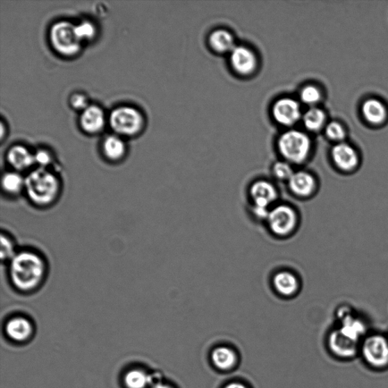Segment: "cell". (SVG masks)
<instances>
[{
    "label": "cell",
    "mask_w": 388,
    "mask_h": 388,
    "mask_svg": "<svg viewBox=\"0 0 388 388\" xmlns=\"http://www.w3.org/2000/svg\"><path fill=\"white\" fill-rule=\"evenodd\" d=\"M45 263L35 252L22 251L10 261V275L15 288L21 291L35 290L44 280Z\"/></svg>",
    "instance_id": "obj_1"
},
{
    "label": "cell",
    "mask_w": 388,
    "mask_h": 388,
    "mask_svg": "<svg viewBox=\"0 0 388 388\" xmlns=\"http://www.w3.org/2000/svg\"><path fill=\"white\" fill-rule=\"evenodd\" d=\"M25 191L33 204L46 207L53 204L60 191L57 177L46 168H39L25 178Z\"/></svg>",
    "instance_id": "obj_2"
},
{
    "label": "cell",
    "mask_w": 388,
    "mask_h": 388,
    "mask_svg": "<svg viewBox=\"0 0 388 388\" xmlns=\"http://www.w3.org/2000/svg\"><path fill=\"white\" fill-rule=\"evenodd\" d=\"M278 149L286 161L302 164L310 154L312 143L308 135L298 130L284 132L277 143Z\"/></svg>",
    "instance_id": "obj_3"
},
{
    "label": "cell",
    "mask_w": 388,
    "mask_h": 388,
    "mask_svg": "<svg viewBox=\"0 0 388 388\" xmlns=\"http://www.w3.org/2000/svg\"><path fill=\"white\" fill-rule=\"evenodd\" d=\"M251 213L259 220H266L270 210L275 205L278 191L275 185L268 181L259 180L250 188Z\"/></svg>",
    "instance_id": "obj_4"
},
{
    "label": "cell",
    "mask_w": 388,
    "mask_h": 388,
    "mask_svg": "<svg viewBox=\"0 0 388 388\" xmlns=\"http://www.w3.org/2000/svg\"><path fill=\"white\" fill-rule=\"evenodd\" d=\"M50 40L58 54L65 56H73L80 52L81 40L76 26L70 22H60L54 24L50 30Z\"/></svg>",
    "instance_id": "obj_5"
},
{
    "label": "cell",
    "mask_w": 388,
    "mask_h": 388,
    "mask_svg": "<svg viewBox=\"0 0 388 388\" xmlns=\"http://www.w3.org/2000/svg\"><path fill=\"white\" fill-rule=\"evenodd\" d=\"M366 364L377 370L388 368V339L380 334H373L361 343L359 350Z\"/></svg>",
    "instance_id": "obj_6"
},
{
    "label": "cell",
    "mask_w": 388,
    "mask_h": 388,
    "mask_svg": "<svg viewBox=\"0 0 388 388\" xmlns=\"http://www.w3.org/2000/svg\"><path fill=\"white\" fill-rule=\"evenodd\" d=\"M266 222L270 231L275 236L285 238L297 229L299 217L292 207L280 204L270 210Z\"/></svg>",
    "instance_id": "obj_7"
},
{
    "label": "cell",
    "mask_w": 388,
    "mask_h": 388,
    "mask_svg": "<svg viewBox=\"0 0 388 388\" xmlns=\"http://www.w3.org/2000/svg\"><path fill=\"white\" fill-rule=\"evenodd\" d=\"M145 123L143 117L136 108L122 106L111 115V125L113 131L124 136H133L139 133Z\"/></svg>",
    "instance_id": "obj_8"
},
{
    "label": "cell",
    "mask_w": 388,
    "mask_h": 388,
    "mask_svg": "<svg viewBox=\"0 0 388 388\" xmlns=\"http://www.w3.org/2000/svg\"><path fill=\"white\" fill-rule=\"evenodd\" d=\"M328 346L336 357L341 359H350L357 355L360 350L361 343L350 339L337 328L329 334Z\"/></svg>",
    "instance_id": "obj_9"
},
{
    "label": "cell",
    "mask_w": 388,
    "mask_h": 388,
    "mask_svg": "<svg viewBox=\"0 0 388 388\" xmlns=\"http://www.w3.org/2000/svg\"><path fill=\"white\" fill-rule=\"evenodd\" d=\"M273 114L275 120L284 126H292L301 119V107L297 100L285 97L276 101Z\"/></svg>",
    "instance_id": "obj_10"
},
{
    "label": "cell",
    "mask_w": 388,
    "mask_h": 388,
    "mask_svg": "<svg viewBox=\"0 0 388 388\" xmlns=\"http://www.w3.org/2000/svg\"><path fill=\"white\" fill-rule=\"evenodd\" d=\"M332 158L335 166L344 172L356 170L359 164V157L355 149L348 143H339L332 150Z\"/></svg>",
    "instance_id": "obj_11"
},
{
    "label": "cell",
    "mask_w": 388,
    "mask_h": 388,
    "mask_svg": "<svg viewBox=\"0 0 388 388\" xmlns=\"http://www.w3.org/2000/svg\"><path fill=\"white\" fill-rule=\"evenodd\" d=\"M230 63L236 72L248 75L256 70L257 58L254 51L248 47L235 46L230 53Z\"/></svg>",
    "instance_id": "obj_12"
},
{
    "label": "cell",
    "mask_w": 388,
    "mask_h": 388,
    "mask_svg": "<svg viewBox=\"0 0 388 388\" xmlns=\"http://www.w3.org/2000/svg\"><path fill=\"white\" fill-rule=\"evenodd\" d=\"M291 192L300 198H308L314 195L318 189L315 177L305 171L295 172L288 182Z\"/></svg>",
    "instance_id": "obj_13"
},
{
    "label": "cell",
    "mask_w": 388,
    "mask_h": 388,
    "mask_svg": "<svg viewBox=\"0 0 388 388\" xmlns=\"http://www.w3.org/2000/svg\"><path fill=\"white\" fill-rule=\"evenodd\" d=\"M273 284L275 291L284 298L293 297L298 293L300 286L298 276L285 270L275 274Z\"/></svg>",
    "instance_id": "obj_14"
},
{
    "label": "cell",
    "mask_w": 388,
    "mask_h": 388,
    "mask_svg": "<svg viewBox=\"0 0 388 388\" xmlns=\"http://www.w3.org/2000/svg\"><path fill=\"white\" fill-rule=\"evenodd\" d=\"M341 319L340 332L350 339L360 342L362 337L366 333V326L362 320L350 314L341 312L339 315Z\"/></svg>",
    "instance_id": "obj_15"
},
{
    "label": "cell",
    "mask_w": 388,
    "mask_h": 388,
    "mask_svg": "<svg viewBox=\"0 0 388 388\" xmlns=\"http://www.w3.org/2000/svg\"><path fill=\"white\" fill-rule=\"evenodd\" d=\"M82 129L90 134L103 130L105 125V115L102 109L97 106H90L83 111L80 119Z\"/></svg>",
    "instance_id": "obj_16"
},
{
    "label": "cell",
    "mask_w": 388,
    "mask_h": 388,
    "mask_svg": "<svg viewBox=\"0 0 388 388\" xmlns=\"http://www.w3.org/2000/svg\"><path fill=\"white\" fill-rule=\"evenodd\" d=\"M33 332L31 323L28 318L22 316L14 317L6 325V334L14 341L24 342L29 340Z\"/></svg>",
    "instance_id": "obj_17"
},
{
    "label": "cell",
    "mask_w": 388,
    "mask_h": 388,
    "mask_svg": "<svg viewBox=\"0 0 388 388\" xmlns=\"http://www.w3.org/2000/svg\"><path fill=\"white\" fill-rule=\"evenodd\" d=\"M213 366L222 372H229L238 364L239 357L236 351L227 346H219L211 353Z\"/></svg>",
    "instance_id": "obj_18"
},
{
    "label": "cell",
    "mask_w": 388,
    "mask_h": 388,
    "mask_svg": "<svg viewBox=\"0 0 388 388\" xmlns=\"http://www.w3.org/2000/svg\"><path fill=\"white\" fill-rule=\"evenodd\" d=\"M8 162L17 171L29 170L35 163V155H32L27 148L23 146H14L8 152Z\"/></svg>",
    "instance_id": "obj_19"
},
{
    "label": "cell",
    "mask_w": 388,
    "mask_h": 388,
    "mask_svg": "<svg viewBox=\"0 0 388 388\" xmlns=\"http://www.w3.org/2000/svg\"><path fill=\"white\" fill-rule=\"evenodd\" d=\"M362 112L366 120L374 125L384 123L387 117V111L380 100L369 99L362 104Z\"/></svg>",
    "instance_id": "obj_20"
},
{
    "label": "cell",
    "mask_w": 388,
    "mask_h": 388,
    "mask_svg": "<svg viewBox=\"0 0 388 388\" xmlns=\"http://www.w3.org/2000/svg\"><path fill=\"white\" fill-rule=\"evenodd\" d=\"M156 382V378L146 371L134 369L125 374L124 382L127 388H150Z\"/></svg>",
    "instance_id": "obj_21"
},
{
    "label": "cell",
    "mask_w": 388,
    "mask_h": 388,
    "mask_svg": "<svg viewBox=\"0 0 388 388\" xmlns=\"http://www.w3.org/2000/svg\"><path fill=\"white\" fill-rule=\"evenodd\" d=\"M209 42L211 47L219 54L231 53L235 47L233 35L229 31L223 29L211 33Z\"/></svg>",
    "instance_id": "obj_22"
},
{
    "label": "cell",
    "mask_w": 388,
    "mask_h": 388,
    "mask_svg": "<svg viewBox=\"0 0 388 388\" xmlns=\"http://www.w3.org/2000/svg\"><path fill=\"white\" fill-rule=\"evenodd\" d=\"M302 121L309 131L316 132L323 129L326 122V115L321 108L315 106L311 107L302 115Z\"/></svg>",
    "instance_id": "obj_23"
},
{
    "label": "cell",
    "mask_w": 388,
    "mask_h": 388,
    "mask_svg": "<svg viewBox=\"0 0 388 388\" xmlns=\"http://www.w3.org/2000/svg\"><path fill=\"white\" fill-rule=\"evenodd\" d=\"M124 143L116 136L108 137L104 143V152L105 156L111 160H119L125 154Z\"/></svg>",
    "instance_id": "obj_24"
},
{
    "label": "cell",
    "mask_w": 388,
    "mask_h": 388,
    "mask_svg": "<svg viewBox=\"0 0 388 388\" xmlns=\"http://www.w3.org/2000/svg\"><path fill=\"white\" fill-rule=\"evenodd\" d=\"M3 190L10 194H18L25 188V179L17 172H7L3 177Z\"/></svg>",
    "instance_id": "obj_25"
},
{
    "label": "cell",
    "mask_w": 388,
    "mask_h": 388,
    "mask_svg": "<svg viewBox=\"0 0 388 388\" xmlns=\"http://www.w3.org/2000/svg\"><path fill=\"white\" fill-rule=\"evenodd\" d=\"M300 98L306 105L314 107L322 99V92L314 86H307L300 90Z\"/></svg>",
    "instance_id": "obj_26"
},
{
    "label": "cell",
    "mask_w": 388,
    "mask_h": 388,
    "mask_svg": "<svg viewBox=\"0 0 388 388\" xmlns=\"http://www.w3.org/2000/svg\"><path fill=\"white\" fill-rule=\"evenodd\" d=\"M294 172L291 164L286 161H278L273 168L274 178L280 181L289 182Z\"/></svg>",
    "instance_id": "obj_27"
},
{
    "label": "cell",
    "mask_w": 388,
    "mask_h": 388,
    "mask_svg": "<svg viewBox=\"0 0 388 388\" xmlns=\"http://www.w3.org/2000/svg\"><path fill=\"white\" fill-rule=\"evenodd\" d=\"M328 138L331 140L341 143L346 137V130L343 126L337 122L329 123L325 128Z\"/></svg>",
    "instance_id": "obj_28"
},
{
    "label": "cell",
    "mask_w": 388,
    "mask_h": 388,
    "mask_svg": "<svg viewBox=\"0 0 388 388\" xmlns=\"http://www.w3.org/2000/svg\"><path fill=\"white\" fill-rule=\"evenodd\" d=\"M16 254L15 245L12 239L8 236L1 235V258L2 260L12 259Z\"/></svg>",
    "instance_id": "obj_29"
},
{
    "label": "cell",
    "mask_w": 388,
    "mask_h": 388,
    "mask_svg": "<svg viewBox=\"0 0 388 388\" xmlns=\"http://www.w3.org/2000/svg\"><path fill=\"white\" fill-rule=\"evenodd\" d=\"M76 32H77L79 38L83 40H90L96 35V29L94 24L89 22H84L76 26Z\"/></svg>",
    "instance_id": "obj_30"
},
{
    "label": "cell",
    "mask_w": 388,
    "mask_h": 388,
    "mask_svg": "<svg viewBox=\"0 0 388 388\" xmlns=\"http://www.w3.org/2000/svg\"><path fill=\"white\" fill-rule=\"evenodd\" d=\"M71 106L77 111H86L89 107L88 99L86 95L82 94H74L70 99Z\"/></svg>",
    "instance_id": "obj_31"
},
{
    "label": "cell",
    "mask_w": 388,
    "mask_h": 388,
    "mask_svg": "<svg viewBox=\"0 0 388 388\" xmlns=\"http://www.w3.org/2000/svg\"><path fill=\"white\" fill-rule=\"evenodd\" d=\"M35 163L40 167L46 168L52 162V156L48 151L45 149L38 150L35 155Z\"/></svg>",
    "instance_id": "obj_32"
},
{
    "label": "cell",
    "mask_w": 388,
    "mask_h": 388,
    "mask_svg": "<svg viewBox=\"0 0 388 388\" xmlns=\"http://www.w3.org/2000/svg\"><path fill=\"white\" fill-rule=\"evenodd\" d=\"M224 388H249L246 385L239 382H232L227 384Z\"/></svg>",
    "instance_id": "obj_33"
},
{
    "label": "cell",
    "mask_w": 388,
    "mask_h": 388,
    "mask_svg": "<svg viewBox=\"0 0 388 388\" xmlns=\"http://www.w3.org/2000/svg\"><path fill=\"white\" fill-rule=\"evenodd\" d=\"M150 388H174L170 385L163 383L161 382H156L153 386Z\"/></svg>",
    "instance_id": "obj_34"
},
{
    "label": "cell",
    "mask_w": 388,
    "mask_h": 388,
    "mask_svg": "<svg viewBox=\"0 0 388 388\" xmlns=\"http://www.w3.org/2000/svg\"><path fill=\"white\" fill-rule=\"evenodd\" d=\"M387 339H388V336H387Z\"/></svg>",
    "instance_id": "obj_35"
}]
</instances>
